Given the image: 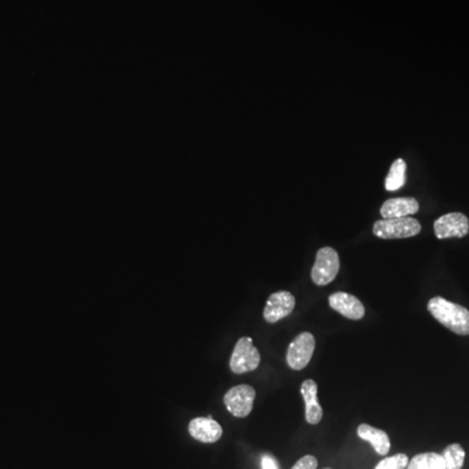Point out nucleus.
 I'll use <instances>...</instances> for the list:
<instances>
[{
	"instance_id": "obj_1",
	"label": "nucleus",
	"mask_w": 469,
	"mask_h": 469,
	"mask_svg": "<svg viewBox=\"0 0 469 469\" xmlns=\"http://www.w3.org/2000/svg\"><path fill=\"white\" fill-rule=\"evenodd\" d=\"M428 311L434 318L457 335H469V311L467 308L435 296L428 302Z\"/></svg>"
},
{
	"instance_id": "obj_2",
	"label": "nucleus",
	"mask_w": 469,
	"mask_h": 469,
	"mask_svg": "<svg viewBox=\"0 0 469 469\" xmlns=\"http://www.w3.org/2000/svg\"><path fill=\"white\" fill-rule=\"evenodd\" d=\"M420 232H421L420 222L412 217L382 219L377 220L373 226L374 235L385 240L407 239L419 235Z\"/></svg>"
},
{
	"instance_id": "obj_3",
	"label": "nucleus",
	"mask_w": 469,
	"mask_h": 469,
	"mask_svg": "<svg viewBox=\"0 0 469 469\" xmlns=\"http://www.w3.org/2000/svg\"><path fill=\"white\" fill-rule=\"evenodd\" d=\"M339 270L340 260L337 251L330 247H324L315 256V262L311 273L313 283L317 286H327L334 282Z\"/></svg>"
},
{
	"instance_id": "obj_4",
	"label": "nucleus",
	"mask_w": 469,
	"mask_h": 469,
	"mask_svg": "<svg viewBox=\"0 0 469 469\" xmlns=\"http://www.w3.org/2000/svg\"><path fill=\"white\" fill-rule=\"evenodd\" d=\"M260 362L261 355L258 349L253 346L252 337H244L239 339L229 360L231 371L235 374L248 373L256 371Z\"/></svg>"
},
{
	"instance_id": "obj_5",
	"label": "nucleus",
	"mask_w": 469,
	"mask_h": 469,
	"mask_svg": "<svg viewBox=\"0 0 469 469\" xmlns=\"http://www.w3.org/2000/svg\"><path fill=\"white\" fill-rule=\"evenodd\" d=\"M315 349V339L313 334L305 331L295 337L287 351V364L293 371H302L312 360Z\"/></svg>"
},
{
	"instance_id": "obj_6",
	"label": "nucleus",
	"mask_w": 469,
	"mask_h": 469,
	"mask_svg": "<svg viewBox=\"0 0 469 469\" xmlns=\"http://www.w3.org/2000/svg\"><path fill=\"white\" fill-rule=\"evenodd\" d=\"M256 399V390L252 386L239 385L229 388L225 395V406L235 417L244 419L251 415Z\"/></svg>"
},
{
	"instance_id": "obj_7",
	"label": "nucleus",
	"mask_w": 469,
	"mask_h": 469,
	"mask_svg": "<svg viewBox=\"0 0 469 469\" xmlns=\"http://www.w3.org/2000/svg\"><path fill=\"white\" fill-rule=\"evenodd\" d=\"M469 232V219L461 213H448L434 222V233L437 239L464 238Z\"/></svg>"
},
{
	"instance_id": "obj_8",
	"label": "nucleus",
	"mask_w": 469,
	"mask_h": 469,
	"mask_svg": "<svg viewBox=\"0 0 469 469\" xmlns=\"http://www.w3.org/2000/svg\"><path fill=\"white\" fill-rule=\"evenodd\" d=\"M296 305L295 296L289 291L274 292L266 302L264 318L269 324H277L278 321L289 317Z\"/></svg>"
},
{
	"instance_id": "obj_9",
	"label": "nucleus",
	"mask_w": 469,
	"mask_h": 469,
	"mask_svg": "<svg viewBox=\"0 0 469 469\" xmlns=\"http://www.w3.org/2000/svg\"><path fill=\"white\" fill-rule=\"evenodd\" d=\"M329 304L331 309H334L335 312L348 320L359 321L365 315V308L362 302L356 296L347 292H335L330 295Z\"/></svg>"
},
{
	"instance_id": "obj_10",
	"label": "nucleus",
	"mask_w": 469,
	"mask_h": 469,
	"mask_svg": "<svg viewBox=\"0 0 469 469\" xmlns=\"http://www.w3.org/2000/svg\"><path fill=\"white\" fill-rule=\"evenodd\" d=\"M189 434L196 441L204 444H214L220 439L223 430L222 426L211 417H197L189 422Z\"/></svg>"
},
{
	"instance_id": "obj_11",
	"label": "nucleus",
	"mask_w": 469,
	"mask_h": 469,
	"mask_svg": "<svg viewBox=\"0 0 469 469\" xmlns=\"http://www.w3.org/2000/svg\"><path fill=\"white\" fill-rule=\"evenodd\" d=\"M301 395L305 402V420L317 425L322 420L324 410L318 402V386L313 379H306L300 387Z\"/></svg>"
},
{
	"instance_id": "obj_12",
	"label": "nucleus",
	"mask_w": 469,
	"mask_h": 469,
	"mask_svg": "<svg viewBox=\"0 0 469 469\" xmlns=\"http://www.w3.org/2000/svg\"><path fill=\"white\" fill-rule=\"evenodd\" d=\"M420 210V205L413 197L390 198L381 206V216L384 219L409 217Z\"/></svg>"
},
{
	"instance_id": "obj_13",
	"label": "nucleus",
	"mask_w": 469,
	"mask_h": 469,
	"mask_svg": "<svg viewBox=\"0 0 469 469\" xmlns=\"http://www.w3.org/2000/svg\"><path fill=\"white\" fill-rule=\"evenodd\" d=\"M357 435L360 437L361 439L369 442L371 445L373 446L375 452L378 455H387L391 447V442L388 435L384 430L377 429L372 425L368 424H361L360 426L357 428Z\"/></svg>"
},
{
	"instance_id": "obj_14",
	"label": "nucleus",
	"mask_w": 469,
	"mask_h": 469,
	"mask_svg": "<svg viewBox=\"0 0 469 469\" xmlns=\"http://www.w3.org/2000/svg\"><path fill=\"white\" fill-rule=\"evenodd\" d=\"M406 172H407V163L400 158L394 160V163L391 165V169L388 171V175L386 176V191L394 192L400 189L406 184Z\"/></svg>"
},
{
	"instance_id": "obj_15",
	"label": "nucleus",
	"mask_w": 469,
	"mask_h": 469,
	"mask_svg": "<svg viewBox=\"0 0 469 469\" xmlns=\"http://www.w3.org/2000/svg\"><path fill=\"white\" fill-rule=\"evenodd\" d=\"M407 469H446L445 459L437 452H424L412 457Z\"/></svg>"
},
{
	"instance_id": "obj_16",
	"label": "nucleus",
	"mask_w": 469,
	"mask_h": 469,
	"mask_svg": "<svg viewBox=\"0 0 469 469\" xmlns=\"http://www.w3.org/2000/svg\"><path fill=\"white\" fill-rule=\"evenodd\" d=\"M445 459L446 469H461L466 460V451L459 444L447 446L442 454Z\"/></svg>"
},
{
	"instance_id": "obj_17",
	"label": "nucleus",
	"mask_w": 469,
	"mask_h": 469,
	"mask_svg": "<svg viewBox=\"0 0 469 469\" xmlns=\"http://www.w3.org/2000/svg\"><path fill=\"white\" fill-rule=\"evenodd\" d=\"M408 463L409 459L406 454H397L394 457H385L374 469H406Z\"/></svg>"
},
{
	"instance_id": "obj_18",
	"label": "nucleus",
	"mask_w": 469,
	"mask_h": 469,
	"mask_svg": "<svg viewBox=\"0 0 469 469\" xmlns=\"http://www.w3.org/2000/svg\"><path fill=\"white\" fill-rule=\"evenodd\" d=\"M317 467H318L317 457L313 455H305L299 459L291 469H317Z\"/></svg>"
},
{
	"instance_id": "obj_19",
	"label": "nucleus",
	"mask_w": 469,
	"mask_h": 469,
	"mask_svg": "<svg viewBox=\"0 0 469 469\" xmlns=\"http://www.w3.org/2000/svg\"><path fill=\"white\" fill-rule=\"evenodd\" d=\"M261 466H262V469H279L275 457L271 455H264L261 459Z\"/></svg>"
},
{
	"instance_id": "obj_20",
	"label": "nucleus",
	"mask_w": 469,
	"mask_h": 469,
	"mask_svg": "<svg viewBox=\"0 0 469 469\" xmlns=\"http://www.w3.org/2000/svg\"><path fill=\"white\" fill-rule=\"evenodd\" d=\"M324 469H331V468H324Z\"/></svg>"
}]
</instances>
